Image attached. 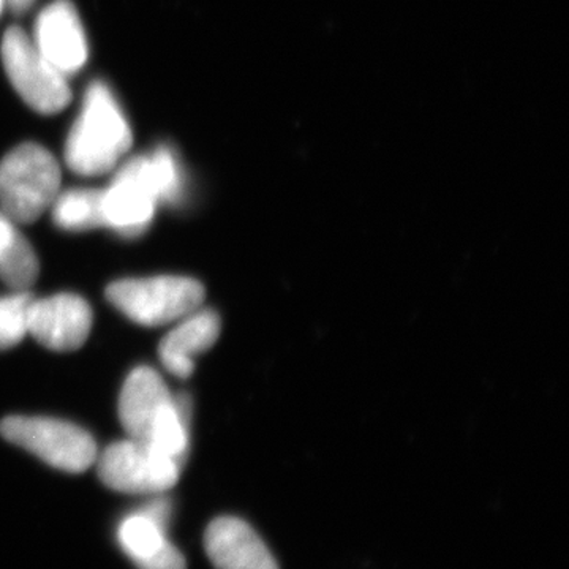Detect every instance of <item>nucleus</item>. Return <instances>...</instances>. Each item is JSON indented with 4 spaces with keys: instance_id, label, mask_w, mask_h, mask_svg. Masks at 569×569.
Segmentation results:
<instances>
[{
    "instance_id": "9",
    "label": "nucleus",
    "mask_w": 569,
    "mask_h": 569,
    "mask_svg": "<svg viewBox=\"0 0 569 569\" xmlns=\"http://www.w3.org/2000/svg\"><path fill=\"white\" fill-rule=\"evenodd\" d=\"M170 503L156 500L122 520L118 541L138 569H187L181 550L167 537Z\"/></svg>"
},
{
    "instance_id": "11",
    "label": "nucleus",
    "mask_w": 569,
    "mask_h": 569,
    "mask_svg": "<svg viewBox=\"0 0 569 569\" xmlns=\"http://www.w3.org/2000/svg\"><path fill=\"white\" fill-rule=\"evenodd\" d=\"M32 40L67 78L77 74L88 62V39L80 13L70 0H54L40 11Z\"/></svg>"
},
{
    "instance_id": "5",
    "label": "nucleus",
    "mask_w": 569,
    "mask_h": 569,
    "mask_svg": "<svg viewBox=\"0 0 569 569\" xmlns=\"http://www.w3.org/2000/svg\"><path fill=\"white\" fill-rule=\"evenodd\" d=\"M3 69L14 91L40 114H58L71 102L69 78L36 47L31 37L21 28H10L3 33Z\"/></svg>"
},
{
    "instance_id": "17",
    "label": "nucleus",
    "mask_w": 569,
    "mask_h": 569,
    "mask_svg": "<svg viewBox=\"0 0 569 569\" xmlns=\"http://www.w3.org/2000/svg\"><path fill=\"white\" fill-rule=\"evenodd\" d=\"M32 301V295L26 291L0 298V350L18 346L28 335V312Z\"/></svg>"
},
{
    "instance_id": "8",
    "label": "nucleus",
    "mask_w": 569,
    "mask_h": 569,
    "mask_svg": "<svg viewBox=\"0 0 569 569\" xmlns=\"http://www.w3.org/2000/svg\"><path fill=\"white\" fill-rule=\"evenodd\" d=\"M159 203L148 156L133 157L102 190L103 224L122 238H138L152 223Z\"/></svg>"
},
{
    "instance_id": "14",
    "label": "nucleus",
    "mask_w": 569,
    "mask_h": 569,
    "mask_svg": "<svg viewBox=\"0 0 569 569\" xmlns=\"http://www.w3.org/2000/svg\"><path fill=\"white\" fill-rule=\"evenodd\" d=\"M36 250L10 220L0 211V280L17 291H26L39 277Z\"/></svg>"
},
{
    "instance_id": "13",
    "label": "nucleus",
    "mask_w": 569,
    "mask_h": 569,
    "mask_svg": "<svg viewBox=\"0 0 569 569\" xmlns=\"http://www.w3.org/2000/svg\"><path fill=\"white\" fill-rule=\"evenodd\" d=\"M222 329L219 313L198 309L183 317L173 331L163 337L159 347L160 361L174 377L189 378L194 369V356L204 353L217 342Z\"/></svg>"
},
{
    "instance_id": "16",
    "label": "nucleus",
    "mask_w": 569,
    "mask_h": 569,
    "mask_svg": "<svg viewBox=\"0 0 569 569\" xmlns=\"http://www.w3.org/2000/svg\"><path fill=\"white\" fill-rule=\"evenodd\" d=\"M148 159L160 203H178L183 193V174L176 153L168 146H159Z\"/></svg>"
},
{
    "instance_id": "2",
    "label": "nucleus",
    "mask_w": 569,
    "mask_h": 569,
    "mask_svg": "<svg viewBox=\"0 0 569 569\" xmlns=\"http://www.w3.org/2000/svg\"><path fill=\"white\" fill-rule=\"evenodd\" d=\"M132 144V129L114 93L103 81H93L67 137V167L84 178L111 173Z\"/></svg>"
},
{
    "instance_id": "7",
    "label": "nucleus",
    "mask_w": 569,
    "mask_h": 569,
    "mask_svg": "<svg viewBox=\"0 0 569 569\" xmlns=\"http://www.w3.org/2000/svg\"><path fill=\"white\" fill-rule=\"evenodd\" d=\"M182 463L144 441L112 443L99 458V477L122 493H163L174 488Z\"/></svg>"
},
{
    "instance_id": "19",
    "label": "nucleus",
    "mask_w": 569,
    "mask_h": 569,
    "mask_svg": "<svg viewBox=\"0 0 569 569\" xmlns=\"http://www.w3.org/2000/svg\"><path fill=\"white\" fill-rule=\"evenodd\" d=\"M3 9H6V0H0V14H2Z\"/></svg>"
},
{
    "instance_id": "1",
    "label": "nucleus",
    "mask_w": 569,
    "mask_h": 569,
    "mask_svg": "<svg viewBox=\"0 0 569 569\" xmlns=\"http://www.w3.org/2000/svg\"><path fill=\"white\" fill-rule=\"evenodd\" d=\"M119 419L129 438L151 445L183 466L190 445V400L171 395L151 367H137L127 377Z\"/></svg>"
},
{
    "instance_id": "4",
    "label": "nucleus",
    "mask_w": 569,
    "mask_h": 569,
    "mask_svg": "<svg viewBox=\"0 0 569 569\" xmlns=\"http://www.w3.org/2000/svg\"><path fill=\"white\" fill-rule=\"evenodd\" d=\"M204 287L192 277L126 279L107 288V299L134 323L157 328L182 320L204 301Z\"/></svg>"
},
{
    "instance_id": "3",
    "label": "nucleus",
    "mask_w": 569,
    "mask_h": 569,
    "mask_svg": "<svg viewBox=\"0 0 569 569\" xmlns=\"http://www.w3.org/2000/svg\"><path fill=\"white\" fill-rule=\"evenodd\" d=\"M58 160L37 142H24L0 162V206L17 223L39 220L61 192Z\"/></svg>"
},
{
    "instance_id": "12",
    "label": "nucleus",
    "mask_w": 569,
    "mask_h": 569,
    "mask_svg": "<svg viewBox=\"0 0 569 569\" xmlns=\"http://www.w3.org/2000/svg\"><path fill=\"white\" fill-rule=\"evenodd\" d=\"M204 548L216 569H279L263 539L242 519L224 516L212 520L204 533Z\"/></svg>"
},
{
    "instance_id": "6",
    "label": "nucleus",
    "mask_w": 569,
    "mask_h": 569,
    "mask_svg": "<svg viewBox=\"0 0 569 569\" xmlns=\"http://www.w3.org/2000/svg\"><path fill=\"white\" fill-rule=\"evenodd\" d=\"M0 433L48 466L69 473H82L99 458L96 440L88 430L59 419L9 417L0 422Z\"/></svg>"
},
{
    "instance_id": "15",
    "label": "nucleus",
    "mask_w": 569,
    "mask_h": 569,
    "mask_svg": "<svg viewBox=\"0 0 569 569\" xmlns=\"http://www.w3.org/2000/svg\"><path fill=\"white\" fill-rule=\"evenodd\" d=\"M51 211L54 223L66 231H89L104 227L102 190L70 189L59 192Z\"/></svg>"
},
{
    "instance_id": "18",
    "label": "nucleus",
    "mask_w": 569,
    "mask_h": 569,
    "mask_svg": "<svg viewBox=\"0 0 569 569\" xmlns=\"http://www.w3.org/2000/svg\"><path fill=\"white\" fill-rule=\"evenodd\" d=\"M36 0H6V7L14 14L28 13L32 9Z\"/></svg>"
},
{
    "instance_id": "10",
    "label": "nucleus",
    "mask_w": 569,
    "mask_h": 569,
    "mask_svg": "<svg viewBox=\"0 0 569 569\" xmlns=\"http://www.w3.org/2000/svg\"><path fill=\"white\" fill-rule=\"evenodd\" d=\"M92 328V309L81 296L61 293L33 299L28 312V332L52 351H74L84 346Z\"/></svg>"
}]
</instances>
